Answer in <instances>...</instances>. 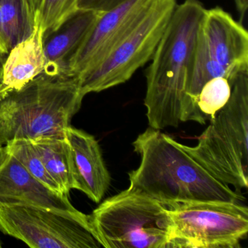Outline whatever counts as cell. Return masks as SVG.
Returning a JSON list of instances; mask_svg holds the SVG:
<instances>
[{"instance_id": "obj_15", "label": "cell", "mask_w": 248, "mask_h": 248, "mask_svg": "<svg viewBox=\"0 0 248 248\" xmlns=\"http://www.w3.org/2000/svg\"><path fill=\"white\" fill-rule=\"evenodd\" d=\"M30 140L61 193L69 196L74 189V180L70 145L66 137H40Z\"/></svg>"}, {"instance_id": "obj_13", "label": "cell", "mask_w": 248, "mask_h": 248, "mask_svg": "<svg viewBox=\"0 0 248 248\" xmlns=\"http://www.w3.org/2000/svg\"><path fill=\"white\" fill-rule=\"evenodd\" d=\"M102 13L78 9L43 40L46 67L43 72L64 74L66 65L89 35Z\"/></svg>"}, {"instance_id": "obj_25", "label": "cell", "mask_w": 248, "mask_h": 248, "mask_svg": "<svg viewBox=\"0 0 248 248\" xmlns=\"http://www.w3.org/2000/svg\"><path fill=\"white\" fill-rule=\"evenodd\" d=\"M2 146H0V153H1V150H2Z\"/></svg>"}, {"instance_id": "obj_7", "label": "cell", "mask_w": 248, "mask_h": 248, "mask_svg": "<svg viewBox=\"0 0 248 248\" xmlns=\"http://www.w3.org/2000/svg\"><path fill=\"white\" fill-rule=\"evenodd\" d=\"M171 220L168 248H238L248 232V209L239 202L166 204Z\"/></svg>"}, {"instance_id": "obj_8", "label": "cell", "mask_w": 248, "mask_h": 248, "mask_svg": "<svg viewBox=\"0 0 248 248\" xmlns=\"http://www.w3.org/2000/svg\"><path fill=\"white\" fill-rule=\"evenodd\" d=\"M0 231L32 248H99L89 220L78 212L27 204L0 205Z\"/></svg>"}, {"instance_id": "obj_10", "label": "cell", "mask_w": 248, "mask_h": 248, "mask_svg": "<svg viewBox=\"0 0 248 248\" xmlns=\"http://www.w3.org/2000/svg\"><path fill=\"white\" fill-rule=\"evenodd\" d=\"M157 0H125L102 13L68 62L66 75L80 78L96 67L141 22Z\"/></svg>"}, {"instance_id": "obj_26", "label": "cell", "mask_w": 248, "mask_h": 248, "mask_svg": "<svg viewBox=\"0 0 248 248\" xmlns=\"http://www.w3.org/2000/svg\"><path fill=\"white\" fill-rule=\"evenodd\" d=\"M0 248H2V244H1V242H0Z\"/></svg>"}, {"instance_id": "obj_12", "label": "cell", "mask_w": 248, "mask_h": 248, "mask_svg": "<svg viewBox=\"0 0 248 248\" xmlns=\"http://www.w3.org/2000/svg\"><path fill=\"white\" fill-rule=\"evenodd\" d=\"M72 154L74 189L99 203L111 184L98 142L93 136L69 125L65 131Z\"/></svg>"}, {"instance_id": "obj_6", "label": "cell", "mask_w": 248, "mask_h": 248, "mask_svg": "<svg viewBox=\"0 0 248 248\" xmlns=\"http://www.w3.org/2000/svg\"><path fill=\"white\" fill-rule=\"evenodd\" d=\"M106 248H168L171 220L166 204L129 187L89 215Z\"/></svg>"}, {"instance_id": "obj_23", "label": "cell", "mask_w": 248, "mask_h": 248, "mask_svg": "<svg viewBox=\"0 0 248 248\" xmlns=\"http://www.w3.org/2000/svg\"><path fill=\"white\" fill-rule=\"evenodd\" d=\"M8 54V51H7L6 48H5V46H4L2 39H1V37H0V58H2V56Z\"/></svg>"}, {"instance_id": "obj_18", "label": "cell", "mask_w": 248, "mask_h": 248, "mask_svg": "<svg viewBox=\"0 0 248 248\" xmlns=\"http://www.w3.org/2000/svg\"><path fill=\"white\" fill-rule=\"evenodd\" d=\"M231 82L218 77L206 82L197 98V107L206 120H211L229 101L232 93Z\"/></svg>"}, {"instance_id": "obj_20", "label": "cell", "mask_w": 248, "mask_h": 248, "mask_svg": "<svg viewBox=\"0 0 248 248\" xmlns=\"http://www.w3.org/2000/svg\"><path fill=\"white\" fill-rule=\"evenodd\" d=\"M124 1L125 0H79L78 8L104 13L123 3Z\"/></svg>"}, {"instance_id": "obj_22", "label": "cell", "mask_w": 248, "mask_h": 248, "mask_svg": "<svg viewBox=\"0 0 248 248\" xmlns=\"http://www.w3.org/2000/svg\"><path fill=\"white\" fill-rule=\"evenodd\" d=\"M29 2H30V6H31L34 16L38 14L40 12V9H41L43 0H29Z\"/></svg>"}, {"instance_id": "obj_14", "label": "cell", "mask_w": 248, "mask_h": 248, "mask_svg": "<svg viewBox=\"0 0 248 248\" xmlns=\"http://www.w3.org/2000/svg\"><path fill=\"white\" fill-rule=\"evenodd\" d=\"M44 32L38 21L30 37L18 43L8 53L2 65L0 98L24 88L43 73L46 67Z\"/></svg>"}, {"instance_id": "obj_5", "label": "cell", "mask_w": 248, "mask_h": 248, "mask_svg": "<svg viewBox=\"0 0 248 248\" xmlns=\"http://www.w3.org/2000/svg\"><path fill=\"white\" fill-rule=\"evenodd\" d=\"M248 69V33L242 23L219 7L205 9L199 24L194 63L187 103L182 122L204 124L206 120L197 107L203 85L211 79L223 77L231 85Z\"/></svg>"}, {"instance_id": "obj_21", "label": "cell", "mask_w": 248, "mask_h": 248, "mask_svg": "<svg viewBox=\"0 0 248 248\" xmlns=\"http://www.w3.org/2000/svg\"><path fill=\"white\" fill-rule=\"evenodd\" d=\"M234 2L242 21L245 18L248 9V0H234Z\"/></svg>"}, {"instance_id": "obj_24", "label": "cell", "mask_w": 248, "mask_h": 248, "mask_svg": "<svg viewBox=\"0 0 248 248\" xmlns=\"http://www.w3.org/2000/svg\"><path fill=\"white\" fill-rule=\"evenodd\" d=\"M2 65H3V62L2 61V58H0V80H1V78H2Z\"/></svg>"}, {"instance_id": "obj_9", "label": "cell", "mask_w": 248, "mask_h": 248, "mask_svg": "<svg viewBox=\"0 0 248 248\" xmlns=\"http://www.w3.org/2000/svg\"><path fill=\"white\" fill-rule=\"evenodd\" d=\"M176 0H157L141 22L101 63L79 78L84 95L127 82L152 60L176 6Z\"/></svg>"}, {"instance_id": "obj_16", "label": "cell", "mask_w": 248, "mask_h": 248, "mask_svg": "<svg viewBox=\"0 0 248 248\" xmlns=\"http://www.w3.org/2000/svg\"><path fill=\"white\" fill-rule=\"evenodd\" d=\"M34 26L29 0H0V37L8 53L31 35Z\"/></svg>"}, {"instance_id": "obj_4", "label": "cell", "mask_w": 248, "mask_h": 248, "mask_svg": "<svg viewBox=\"0 0 248 248\" xmlns=\"http://www.w3.org/2000/svg\"><path fill=\"white\" fill-rule=\"evenodd\" d=\"M195 146L184 150L219 181L237 190L248 186V69L233 80L230 98L211 119Z\"/></svg>"}, {"instance_id": "obj_2", "label": "cell", "mask_w": 248, "mask_h": 248, "mask_svg": "<svg viewBox=\"0 0 248 248\" xmlns=\"http://www.w3.org/2000/svg\"><path fill=\"white\" fill-rule=\"evenodd\" d=\"M205 9L199 0L176 5L146 69L144 106L152 128L178 127L183 123L197 30Z\"/></svg>"}, {"instance_id": "obj_1", "label": "cell", "mask_w": 248, "mask_h": 248, "mask_svg": "<svg viewBox=\"0 0 248 248\" xmlns=\"http://www.w3.org/2000/svg\"><path fill=\"white\" fill-rule=\"evenodd\" d=\"M140 157L129 187L164 203L239 202L242 197L188 155L183 144L149 127L133 141Z\"/></svg>"}, {"instance_id": "obj_17", "label": "cell", "mask_w": 248, "mask_h": 248, "mask_svg": "<svg viewBox=\"0 0 248 248\" xmlns=\"http://www.w3.org/2000/svg\"><path fill=\"white\" fill-rule=\"evenodd\" d=\"M5 146L33 177L52 191L62 194L59 185L47 172L31 140L15 139L7 143Z\"/></svg>"}, {"instance_id": "obj_3", "label": "cell", "mask_w": 248, "mask_h": 248, "mask_svg": "<svg viewBox=\"0 0 248 248\" xmlns=\"http://www.w3.org/2000/svg\"><path fill=\"white\" fill-rule=\"evenodd\" d=\"M84 97L78 77L43 72L0 98V146L15 139L65 138Z\"/></svg>"}, {"instance_id": "obj_11", "label": "cell", "mask_w": 248, "mask_h": 248, "mask_svg": "<svg viewBox=\"0 0 248 248\" xmlns=\"http://www.w3.org/2000/svg\"><path fill=\"white\" fill-rule=\"evenodd\" d=\"M27 204L78 212L68 196L52 191L33 177L5 146L0 153V205Z\"/></svg>"}, {"instance_id": "obj_19", "label": "cell", "mask_w": 248, "mask_h": 248, "mask_svg": "<svg viewBox=\"0 0 248 248\" xmlns=\"http://www.w3.org/2000/svg\"><path fill=\"white\" fill-rule=\"evenodd\" d=\"M78 2L79 0H43L35 21L41 26L44 37L56 31L78 11Z\"/></svg>"}]
</instances>
